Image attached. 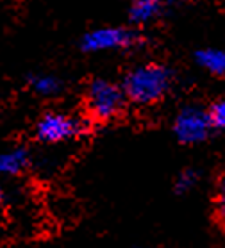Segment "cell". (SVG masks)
<instances>
[{"mask_svg": "<svg viewBox=\"0 0 225 248\" xmlns=\"http://www.w3.org/2000/svg\"><path fill=\"white\" fill-rule=\"evenodd\" d=\"M29 166V154L23 148H13L0 152V177L2 175H18Z\"/></svg>", "mask_w": 225, "mask_h": 248, "instance_id": "8", "label": "cell"}, {"mask_svg": "<svg viewBox=\"0 0 225 248\" xmlns=\"http://www.w3.org/2000/svg\"><path fill=\"white\" fill-rule=\"evenodd\" d=\"M129 100L122 84L93 79L84 93V120L91 125H109L124 118Z\"/></svg>", "mask_w": 225, "mask_h": 248, "instance_id": "2", "label": "cell"}, {"mask_svg": "<svg viewBox=\"0 0 225 248\" xmlns=\"http://www.w3.org/2000/svg\"><path fill=\"white\" fill-rule=\"evenodd\" d=\"M195 59L200 66L216 77H225V50L218 48H202L195 54Z\"/></svg>", "mask_w": 225, "mask_h": 248, "instance_id": "9", "label": "cell"}, {"mask_svg": "<svg viewBox=\"0 0 225 248\" xmlns=\"http://www.w3.org/2000/svg\"><path fill=\"white\" fill-rule=\"evenodd\" d=\"M174 84V72L159 61L141 62L125 74L122 88L129 104L154 106L168 95Z\"/></svg>", "mask_w": 225, "mask_h": 248, "instance_id": "1", "label": "cell"}, {"mask_svg": "<svg viewBox=\"0 0 225 248\" xmlns=\"http://www.w3.org/2000/svg\"><path fill=\"white\" fill-rule=\"evenodd\" d=\"M198 175L193 171V170H184V171H180L179 177H177V181H175V189L179 193H186L190 187L195 186V182H197Z\"/></svg>", "mask_w": 225, "mask_h": 248, "instance_id": "12", "label": "cell"}, {"mask_svg": "<svg viewBox=\"0 0 225 248\" xmlns=\"http://www.w3.org/2000/svg\"><path fill=\"white\" fill-rule=\"evenodd\" d=\"M143 41L145 38L136 29L98 27L84 34V38L80 41V48L90 54L106 50H129V48L143 45Z\"/></svg>", "mask_w": 225, "mask_h": 248, "instance_id": "3", "label": "cell"}, {"mask_svg": "<svg viewBox=\"0 0 225 248\" xmlns=\"http://www.w3.org/2000/svg\"><path fill=\"white\" fill-rule=\"evenodd\" d=\"M211 221L216 227V231L225 236V166L214 179L211 193Z\"/></svg>", "mask_w": 225, "mask_h": 248, "instance_id": "6", "label": "cell"}, {"mask_svg": "<svg viewBox=\"0 0 225 248\" xmlns=\"http://www.w3.org/2000/svg\"><path fill=\"white\" fill-rule=\"evenodd\" d=\"M164 6L163 2H134L132 6L129 7V20L130 23L134 25H146V23H152L156 22L158 18L163 16Z\"/></svg>", "mask_w": 225, "mask_h": 248, "instance_id": "7", "label": "cell"}, {"mask_svg": "<svg viewBox=\"0 0 225 248\" xmlns=\"http://www.w3.org/2000/svg\"><path fill=\"white\" fill-rule=\"evenodd\" d=\"M84 118L66 113H47L36 124V138L43 143H63L79 138L86 132Z\"/></svg>", "mask_w": 225, "mask_h": 248, "instance_id": "4", "label": "cell"}, {"mask_svg": "<svg viewBox=\"0 0 225 248\" xmlns=\"http://www.w3.org/2000/svg\"><path fill=\"white\" fill-rule=\"evenodd\" d=\"M2 200H4V189H2V186H0V203H2Z\"/></svg>", "mask_w": 225, "mask_h": 248, "instance_id": "13", "label": "cell"}, {"mask_svg": "<svg viewBox=\"0 0 225 248\" xmlns=\"http://www.w3.org/2000/svg\"><path fill=\"white\" fill-rule=\"evenodd\" d=\"M29 84H31V88H32L38 95H43V96H54L63 90L61 80L57 79L56 75H48V74L32 75V77L29 79Z\"/></svg>", "mask_w": 225, "mask_h": 248, "instance_id": "10", "label": "cell"}, {"mask_svg": "<svg viewBox=\"0 0 225 248\" xmlns=\"http://www.w3.org/2000/svg\"><path fill=\"white\" fill-rule=\"evenodd\" d=\"M206 109H208L213 130H225V98H218V100L211 102Z\"/></svg>", "mask_w": 225, "mask_h": 248, "instance_id": "11", "label": "cell"}, {"mask_svg": "<svg viewBox=\"0 0 225 248\" xmlns=\"http://www.w3.org/2000/svg\"><path fill=\"white\" fill-rule=\"evenodd\" d=\"M213 130L208 109L186 106L174 120V134L180 145H198L209 138Z\"/></svg>", "mask_w": 225, "mask_h": 248, "instance_id": "5", "label": "cell"}]
</instances>
